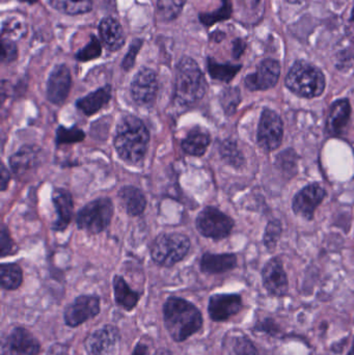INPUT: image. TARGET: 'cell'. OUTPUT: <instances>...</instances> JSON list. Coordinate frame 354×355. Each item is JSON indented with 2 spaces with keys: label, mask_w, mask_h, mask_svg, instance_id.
<instances>
[{
  "label": "cell",
  "mask_w": 354,
  "mask_h": 355,
  "mask_svg": "<svg viewBox=\"0 0 354 355\" xmlns=\"http://www.w3.org/2000/svg\"><path fill=\"white\" fill-rule=\"evenodd\" d=\"M114 144L121 159L127 164H139L145 159L149 150L148 127L137 116L125 114L118 121Z\"/></svg>",
  "instance_id": "1"
},
{
  "label": "cell",
  "mask_w": 354,
  "mask_h": 355,
  "mask_svg": "<svg viewBox=\"0 0 354 355\" xmlns=\"http://www.w3.org/2000/svg\"><path fill=\"white\" fill-rule=\"evenodd\" d=\"M164 324L174 341L183 342L203 327V316L197 306L179 297H170L163 306Z\"/></svg>",
  "instance_id": "2"
},
{
  "label": "cell",
  "mask_w": 354,
  "mask_h": 355,
  "mask_svg": "<svg viewBox=\"0 0 354 355\" xmlns=\"http://www.w3.org/2000/svg\"><path fill=\"white\" fill-rule=\"evenodd\" d=\"M207 92L205 75L193 58H183L175 70L174 99L182 107H191Z\"/></svg>",
  "instance_id": "3"
},
{
  "label": "cell",
  "mask_w": 354,
  "mask_h": 355,
  "mask_svg": "<svg viewBox=\"0 0 354 355\" xmlns=\"http://www.w3.org/2000/svg\"><path fill=\"white\" fill-rule=\"evenodd\" d=\"M285 83L291 93L307 99L320 97L326 87L322 71L305 60H299L293 64Z\"/></svg>",
  "instance_id": "4"
},
{
  "label": "cell",
  "mask_w": 354,
  "mask_h": 355,
  "mask_svg": "<svg viewBox=\"0 0 354 355\" xmlns=\"http://www.w3.org/2000/svg\"><path fill=\"white\" fill-rule=\"evenodd\" d=\"M191 242L180 233H166L158 236L150 246V254L156 264L172 267L181 262L191 250Z\"/></svg>",
  "instance_id": "5"
},
{
  "label": "cell",
  "mask_w": 354,
  "mask_h": 355,
  "mask_svg": "<svg viewBox=\"0 0 354 355\" xmlns=\"http://www.w3.org/2000/svg\"><path fill=\"white\" fill-rule=\"evenodd\" d=\"M114 216V202L108 198H99L87 202L76 215L79 230L91 235L101 233L112 223Z\"/></svg>",
  "instance_id": "6"
},
{
  "label": "cell",
  "mask_w": 354,
  "mask_h": 355,
  "mask_svg": "<svg viewBox=\"0 0 354 355\" xmlns=\"http://www.w3.org/2000/svg\"><path fill=\"white\" fill-rule=\"evenodd\" d=\"M234 220L215 207L204 208L195 219V227L202 236L213 240L229 237L234 227Z\"/></svg>",
  "instance_id": "7"
},
{
  "label": "cell",
  "mask_w": 354,
  "mask_h": 355,
  "mask_svg": "<svg viewBox=\"0 0 354 355\" xmlns=\"http://www.w3.org/2000/svg\"><path fill=\"white\" fill-rule=\"evenodd\" d=\"M284 123L274 110L264 108L258 126V145L266 152L276 151L282 145Z\"/></svg>",
  "instance_id": "8"
},
{
  "label": "cell",
  "mask_w": 354,
  "mask_h": 355,
  "mask_svg": "<svg viewBox=\"0 0 354 355\" xmlns=\"http://www.w3.org/2000/svg\"><path fill=\"white\" fill-rule=\"evenodd\" d=\"M158 89L159 83L155 71L143 67L131 83V97L137 105L151 107L157 100Z\"/></svg>",
  "instance_id": "9"
},
{
  "label": "cell",
  "mask_w": 354,
  "mask_h": 355,
  "mask_svg": "<svg viewBox=\"0 0 354 355\" xmlns=\"http://www.w3.org/2000/svg\"><path fill=\"white\" fill-rule=\"evenodd\" d=\"M328 193L319 183H312L295 194L292 200V210L297 216L307 220L314 218L316 209L321 205Z\"/></svg>",
  "instance_id": "10"
},
{
  "label": "cell",
  "mask_w": 354,
  "mask_h": 355,
  "mask_svg": "<svg viewBox=\"0 0 354 355\" xmlns=\"http://www.w3.org/2000/svg\"><path fill=\"white\" fill-rule=\"evenodd\" d=\"M100 313V300L95 295H81L64 310V322L71 327H77Z\"/></svg>",
  "instance_id": "11"
},
{
  "label": "cell",
  "mask_w": 354,
  "mask_h": 355,
  "mask_svg": "<svg viewBox=\"0 0 354 355\" xmlns=\"http://www.w3.org/2000/svg\"><path fill=\"white\" fill-rule=\"evenodd\" d=\"M72 87V75L64 64H57L48 77L46 96L50 103L60 106L66 102Z\"/></svg>",
  "instance_id": "12"
},
{
  "label": "cell",
  "mask_w": 354,
  "mask_h": 355,
  "mask_svg": "<svg viewBox=\"0 0 354 355\" xmlns=\"http://www.w3.org/2000/svg\"><path fill=\"white\" fill-rule=\"evenodd\" d=\"M262 282L266 291L274 297L288 294L289 282L282 260L278 257L270 259L262 269Z\"/></svg>",
  "instance_id": "13"
},
{
  "label": "cell",
  "mask_w": 354,
  "mask_h": 355,
  "mask_svg": "<svg viewBox=\"0 0 354 355\" xmlns=\"http://www.w3.org/2000/svg\"><path fill=\"white\" fill-rule=\"evenodd\" d=\"M120 339L116 327L105 325L85 339V348L89 355H114Z\"/></svg>",
  "instance_id": "14"
},
{
  "label": "cell",
  "mask_w": 354,
  "mask_h": 355,
  "mask_svg": "<svg viewBox=\"0 0 354 355\" xmlns=\"http://www.w3.org/2000/svg\"><path fill=\"white\" fill-rule=\"evenodd\" d=\"M281 75V64L278 60H264L260 62L255 73L247 75L245 87L251 92L267 91L276 87Z\"/></svg>",
  "instance_id": "15"
},
{
  "label": "cell",
  "mask_w": 354,
  "mask_h": 355,
  "mask_svg": "<svg viewBox=\"0 0 354 355\" xmlns=\"http://www.w3.org/2000/svg\"><path fill=\"white\" fill-rule=\"evenodd\" d=\"M39 348V341L28 331L17 327L2 343L1 355H37Z\"/></svg>",
  "instance_id": "16"
},
{
  "label": "cell",
  "mask_w": 354,
  "mask_h": 355,
  "mask_svg": "<svg viewBox=\"0 0 354 355\" xmlns=\"http://www.w3.org/2000/svg\"><path fill=\"white\" fill-rule=\"evenodd\" d=\"M242 298L238 294H215L208 304L210 318L215 322H224L242 310Z\"/></svg>",
  "instance_id": "17"
},
{
  "label": "cell",
  "mask_w": 354,
  "mask_h": 355,
  "mask_svg": "<svg viewBox=\"0 0 354 355\" xmlns=\"http://www.w3.org/2000/svg\"><path fill=\"white\" fill-rule=\"evenodd\" d=\"M52 202L57 218L52 223V230L62 232L69 227L74 215V200L72 194L64 188H55L52 193Z\"/></svg>",
  "instance_id": "18"
},
{
  "label": "cell",
  "mask_w": 354,
  "mask_h": 355,
  "mask_svg": "<svg viewBox=\"0 0 354 355\" xmlns=\"http://www.w3.org/2000/svg\"><path fill=\"white\" fill-rule=\"evenodd\" d=\"M351 104L348 99L335 101L328 110L326 119V132L330 137H340L344 135L351 118Z\"/></svg>",
  "instance_id": "19"
},
{
  "label": "cell",
  "mask_w": 354,
  "mask_h": 355,
  "mask_svg": "<svg viewBox=\"0 0 354 355\" xmlns=\"http://www.w3.org/2000/svg\"><path fill=\"white\" fill-rule=\"evenodd\" d=\"M41 149L37 146L25 145L10 157V170L17 176H24L35 170L41 162Z\"/></svg>",
  "instance_id": "20"
},
{
  "label": "cell",
  "mask_w": 354,
  "mask_h": 355,
  "mask_svg": "<svg viewBox=\"0 0 354 355\" xmlns=\"http://www.w3.org/2000/svg\"><path fill=\"white\" fill-rule=\"evenodd\" d=\"M98 29L101 41L109 51H118L124 46L126 41L124 29L116 19L105 17L100 21Z\"/></svg>",
  "instance_id": "21"
},
{
  "label": "cell",
  "mask_w": 354,
  "mask_h": 355,
  "mask_svg": "<svg viewBox=\"0 0 354 355\" xmlns=\"http://www.w3.org/2000/svg\"><path fill=\"white\" fill-rule=\"evenodd\" d=\"M112 97V85H106L100 87V89H96L95 92H91L85 97L77 100L76 107L85 116H94L109 103Z\"/></svg>",
  "instance_id": "22"
},
{
  "label": "cell",
  "mask_w": 354,
  "mask_h": 355,
  "mask_svg": "<svg viewBox=\"0 0 354 355\" xmlns=\"http://www.w3.org/2000/svg\"><path fill=\"white\" fill-rule=\"evenodd\" d=\"M201 270L208 275H220L233 270L237 266V257L234 254H211L206 252L200 262Z\"/></svg>",
  "instance_id": "23"
},
{
  "label": "cell",
  "mask_w": 354,
  "mask_h": 355,
  "mask_svg": "<svg viewBox=\"0 0 354 355\" xmlns=\"http://www.w3.org/2000/svg\"><path fill=\"white\" fill-rule=\"evenodd\" d=\"M211 144V135L205 129L201 127H195L193 130L189 131L181 144L183 151L189 156L193 157H201L207 152Z\"/></svg>",
  "instance_id": "24"
},
{
  "label": "cell",
  "mask_w": 354,
  "mask_h": 355,
  "mask_svg": "<svg viewBox=\"0 0 354 355\" xmlns=\"http://www.w3.org/2000/svg\"><path fill=\"white\" fill-rule=\"evenodd\" d=\"M118 198L126 210L132 217L143 214L147 207V198L139 188L132 185L124 186L118 191Z\"/></svg>",
  "instance_id": "25"
},
{
  "label": "cell",
  "mask_w": 354,
  "mask_h": 355,
  "mask_svg": "<svg viewBox=\"0 0 354 355\" xmlns=\"http://www.w3.org/2000/svg\"><path fill=\"white\" fill-rule=\"evenodd\" d=\"M114 291L116 304L126 311L133 310L141 298V294L133 291L120 275L114 277Z\"/></svg>",
  "instance_id": "26"
},
{
  "label": "cell",
  "mask_w": 354,
  "mask_h": 355,
  "mask_svg": "<svg viewBox=\"0 0 354 355\" xmlns=\"http://www.w3.org/2000/svg\"><path fill=\"white\" fill-rule=\"evenodd\" d=\"M242 66L241 64H222L216 62L211 56L207 58V70L210 77L214 80L229 83L238 74Z\"/></svg>",
  "instance_id": "27"
},
{
  "label": "cell",
  "mask_w": 354,
  "mask_h": 355,
  "mask_svg": "<svg viewBox=\"0 0 354 355\" xmlns=\"http://www.w3.org/2000/svg\"><path fill=\"white\" fill-rule=\"evenodd\" d=\"M224 347L230 355H258L255 344L242 334H231L224 340Z\"/></svg>",
  "instance_id": "28"
},
{
  "label": "cell",
  "mask_w": 354,
  "mask_h": 355,
  "mask_svg": "<svg viewBox=\"0 0 354 355\" xmlns=\"http://www.w3.org/2000/svg\"><path fill=\"white\" fill-rule=\"evenodd\" d=\"M48 1L54 10L71 16L87 14L93 8V0H48Z\"/></svg>",
  "instance_id": "29"
},
{
  "label": "cell",
  "mask_w": 354,
  "mask_h": 355,
  "mask_svg": "<svg viewBox=\"0 0 354 355\" xmlns=\"http://www.w3.org/2000/svg\"><path fill=\"white\" fill-rule=\"evenodd\" d=\"M23 282V272L21 267L15 263L2 264L0 267V285L2 289L12 291L18 289Z\"/></svg>",
  "instance_id": "30"
},
{
  "label": "cell",
  "mask_w": 354,
  "mask_h": 355,
  "mask_svg": "<svg viewBox=\"0 0 354 355\" xmlns=\"http://www.w3.org/2000/svg\"><path fill=\"white\" fill-rule=\"evenodd\" d=\"M220 154L222 159L232 168L239 170L245 164V158L239 150L236 141L233 139H224L220 146Z\"/></svg>",
  "instance_id": "31"
},
{
  "label": "cell",
  "mask_w": 354,
  "mask_h": 355,
  "mask_svg": "<svg viewBox=\"0 0 354 355\" xmlns=\"http://www.w3.org/2000/svg\"><path fill=\"white\" fill-rule=\"evenodd\" d=\"M186 0H157V16L162 22H172L176 20L183 8Z\"/></svg>",
  "instance_id": "32"
},
{
  "label": "cell",
  "mask_w": 354,
  "mask_h": 355,
  "mask_svg": "<svg viewBox=\"0 0 354 355\" xmlns=\"http://www.w3.org/2000/svg\"><path fill=\"white\" fill-rule=\"evenodd\" d=\"M233 6L231 0H222V6L211 12H201L199 20L206 27L213 26L216 23L228 20L232 17Z\"/></svg>",
  "instance_id": "33"
},
{
  "label": "cell",
  "mask_w": 354,
  "mask_h": 355,
  "mask_svg": "<svg viewBox=\"0 0 354 355\" xmlns=\"http://www.w3.org/2000/svg\"><path fill=\"white\" fill-rule=\"evenodd\" d=\"M26 33L27 25L22 19L10 17L2 22L1 35L3 39L15 42L24 37Z\"/></svg>",
  "instance_id": "34"
},
{
  "label": "cell",
  "mask_w": 354,
  "mask_h": 355,
  "mask_svg": "<svg viewBox=\"0 0 354 355\" xmlns=\"http://www.w3.org/2000/svg\"><path fill=\"white\" fill-rule=\"evenodd\" d=\"M220 105L227 116H233L236 112L241 102V93L238 87H227L220 95Z\"/></svg>",
  "instance_id": "35"
},
{
  "label": "cell",
  "mask_w": 354,
  "mask_h": 355,
  "mask_svg": "<svg viewBox=\"0 0 354 355\" xmlns=\"http://www.w3.org/2000/svg\"><path fill=\"white\" fill-rule=\"evenodd\" d=\"M85 131L81 130L77 126L66 128L64 126L57 127L55 132L56 146L72 145V144H78L85 141Z\"/></svg>",
  "instance_id": "36"
},
{
  "label": "cell",
  "mask_w": 354,
  "mask_h": 355,
  "mask_svg": "<svg viewBox=\"0 0 354 355\" xmlns=\"http://www.w3.org/2000/svg\"><path fill=\"white\" fill-rule=\"evenodd\" d=\"M283 233L282 223L278 219L268 221L264 232L263 242L268 250H274L278 245V240Z\"/></svg>",
  "instance_id": "37"
},
{
  "label": "cell",
  "mask_w": 354,
  "mask_h": 355,
  "mask_svg": "<svg viewBox=\"0 0 354 355\" xmlns=\"http://www.w3.org/2000/svg\"><path fill=\"white\" fill-rule=\"evenodd\" d=\"M101 54L102 46L99 39H98L96 35H91L89 43H87L85 47L81 48V49L75 54V58H76L78 62H85L100 58Z\"/></svg>",
  "instance_id": "38"
},
{
  "label": "cell",
  "mask_w": 354,
  "mask_h": 355,
  "mask_svg": "<svg viewBox=\"0 0 354 355\" xmlns=\"http://www.w3.org/2000/svg\"><path fill=\"white\" fill-rule=\"evenodd\" d=\"M276 164L284 172H291L294 174L297 164V152L293 150H286V151L282 152V154H280L276 158Z\"/></svg>",
  "instance_id": "39"
},
{
  "label": "cell",
  "mask_w": 354,
  "mask_h": 355,
  "mask_svg": "<svg viewBox=\"0 0 354 355\" xmlns=\"http://www.w3.org/2000/svg\"><path fill=\"white\" fill-rule=\"evenodd\" d=\"M143 41L141 39H135L134 41L131 43L130 47H129L128 52L125 55L124 60L122 62V68L125 71H130L131 69L134 66L135 60H136L137 54H139V50H141V46H143Z\"/></svg>",
  "instance_id": "40"
},
{
  "label": "cell",
  "mask_w": 354,
  "mask_h": 355,
  "mask_svg": "<svg viewBox=\"0 0 354 355\" xmlns=\"http://www.w3.org/2000/svg\"><path fill=\"white\" fill-rule=\"evenodd\" d=\"M254 331L255 333L266 334L270 337H278L281 333L278 323L272 318H265L256 323Z\"/></svg>",
  "instance_id": "41"
},
{
  "label": "cell",
  "mask_w": 354,
  "mask_h": 355,
  "mask_svg": "<svg viewBox=\"0 0 354 355\" xmlns=\"http://www.w3.org/2000/svg\"><path fill=\"white\" fill-rule=\"evenodd\" d=\"M2 44V64H10L18 58V47L16 43L10 40L1 39Z\"/></svg>",
  "instance_id": "42"
},
{
  "label": "cell",
  "mask_w": 354,
  "mask_h": 355,
  "mask_svg": "<svg viewBox=\"0 0 354 355\" xmlns=\"http://www.w3.org/2000/svg\"><path fill=\"white\" fill-rule=\"evenodd\" d=\"M14 248L15 244L10 237V231L6 225H2L1 233H0V252L2 258L12 254Z\"/></svg>",
  "instance_id": "43"
},
{
  "label": "cell",
  "mask_w": 354,
  "mask_h": 355,
  "mask_svg": "<svg viewBox=\"0 0 354 355\" xmlns=\"http://www.w3.org/2000/svg\"><path fill=\"white\" fill-rule=\"evenodd\" d=\"M10 181V175L8 173V168L4 166L3 164H1V168H0V189L1 191H6L8 187V183Z\"/></svg>",
  "instance_id": "44"
},
{
  "label": "cell",
  "mask_w": 354,
  "mask_h": 355,
  "mask_svg": "<svg viewBox=\"0 0 354 355\" xmlns=\"http://www.w3.org/2000/svg\"><path fill=\"white\" fill-rule=\"evenodd\" d=\"M247 43L242 39H236L233 42V56L239 58L245 53Z\"/></svg>",
  "instance_id": "45"
},
{
  "label": "cell",
  "mask_w": 354,
  "mask_h": 355,
  "mask_svg": "<svg viewBox=\"0 0 354 355\" xmlns=\"http://www.w3.org/2000/svg\"><path fill=\"white\" fill-rule=\"evenodd\" d=\"M47 355H68V347L60 345V344H56V345L50 348Z\"/></svg>",
  "instance_id": "46"
},
{
  "label": "cell",
  "mask_w": 354,
  "mask_h": 355,
  "mask_svg": "<svg viewBox=\"0 0 354 355\" xmlns=\"http://www.w3.org/2000/svg\"><path fill=\"white\" fill-rule=\"evenodd\" d=\"M132 355H149V348H148V346H145V344H137Z\"/></svg>",
  "instance_id": "47"
},
{
  "label": "cell",
  "mask_w": 354,
  "mask_h": 355,
  "mask_svg": "<svg viewBox=\"0 0 354 355\" xmlns=\"http://www.w3.org/2000/svg\"><path fill=\"white\" fill-rule=\"evenodd\" d=\"M224 37H226V35H224V31H218L212 33L211 39L215 42H222V40L224 39Z\"/></svg>",
  "instance_id": "48"
},
{
  "label": "cell",
  "mask_w": 354,
  "mask_h": 355,
  "mask_svg": "<svg viewBox=\"0 0 354 355\" xmlns=\"http://www.w3.org/2000/svg\"><path fill=\"white\" fill-rule=\"evenodd\" d=\"M155 355H172L170 352L166 349H160L159 352H156Z\"/></svg>",
  "instance_id": "49"
},
{
  "label": "cell",
  "mask_w": 354,
  "mask_h": 355,
  "mask_svg": "<svg viewBox=\"0 0 354 355\" xmlns=\"http://www.w3.org/2000/svg\"><path fill=\"white\" fill-rule=\"evenodd\" d=\"M286 1L289 2V3L297 4L301 3V2L305 1V0H286Z\"/></svg>",
  "instance_id": "50"
},
{
  "label": "cell",
  "mask_w": 354,
  "mask_h": 355,
  "mask_svg": "<svg viewBox=\"0 0 354 355\" xmlns=\"http://www.w3.org/2000/svg\"><path fill=\"white\" fill-rule=\"evenodd\" d=\"M347 355H354V340L353 346H351V350H349L348 354H347Z\"/></svg>",
  "instance_id": "51"
},
{
  "label": "cell",
  "mask_w": 354,
  "mask_h": 355,
  "mask_svg": "<svg viewBox=\"0 0 354 355\" xmlns=\"http://www.w3.org/2000/svg\"><path fill=\"white\" fill-rule=\"evenodd\" d=\"M23 1L27 2V3H35L37 0H23Z\"/></svg>",
  "instance_id": "52"
},
{
  "label": "cell",
  "mask_w": 354,
  "mask_h": 355,
  "mask_svg": "<svg viewBox=\"0 0 354 355\" xmlns=\"http://www.w3.org/2000/svg\"><path fill=\"white\" fill-rule=\"evenodd\" d=\"M351 21H353V22H354V6H353V12H351Z\"/></svg>",
  "instance_id": "53"
}]
</instances>
